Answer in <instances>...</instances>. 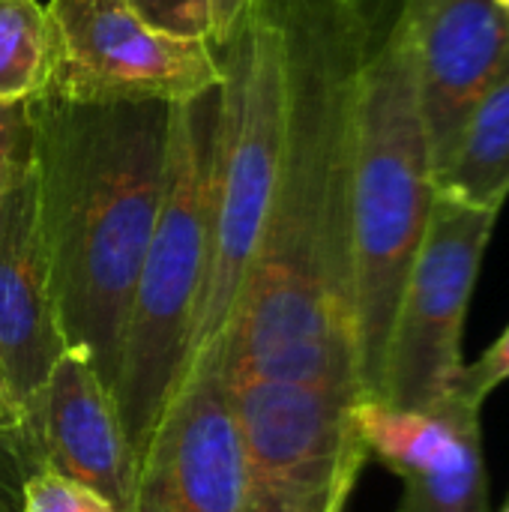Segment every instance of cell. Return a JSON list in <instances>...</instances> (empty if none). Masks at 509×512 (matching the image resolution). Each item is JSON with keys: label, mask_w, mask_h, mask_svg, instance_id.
<instances>
[{"label": "cell", "mask_w": 509, "mask_h": 512, "mask_svg": "<svg viewBox=\"0 0 509 512\" xmlns=\"http://www.w3.org/2000/svg\"><path fill=\"white\" fill-rule=\"evenodd\" d=\"M495 3H498V6H504V9L509 12V0H495Z\"/></svg>", "instance_id": "cell-24"}, {"label": "cell", "mask_w": 509, "mask_h": 512, "mask_svg": "<svg viewBox=\"0 0 509 512\" xmlns=\"http://www.w3.org/2000/svg\"><path fill=\"white\" fill-rule=\"evenodd\" d=\"M39 222L66 345L114 396L120 342L165 189L168 102H27Z\"/></svg>", "instance_id": "cell-2"}, {"label": "cell", "mask_w": 509, "mask_h": 512, "mask_svg": "<svg viewBox=\"0 0 509 512\" xmlns=\"http://www.w3.org/2000/svg\"><path fill=\"white\" fill-rule=\"evenodd\" d=\"M509 381V324L507 330L474 360V363H465L456 387H453V396L477 411H483V405L489 402L492 393H498L504 384Z\"/></svg>", "instance_id": "cell-19"}, {"label": "cell", "mask_w": 509, "mask_h": 512, "mask_svg": "<svg viewBox=\"0 0 509 512\" xmlns=\"http://www.w3.org/2000/svg\"><path fill=\"white\" fill-rule=\"evenodd\" d=\"M333 512H348V504H339V507H336Z\"/></svg>", "instance_id": "cell-25"}, {"label": "cell", "mask_w": 509, "mask_h": 512, "mask_svg": "<svg viewBox=\"0 0 509 512\" xmlns=\"http://www.w3.org/2000/svg\"><path fill=\"white\" fill-rule=\"evenodd\" d=\"M60 66L51 93L75 102H189L222 84L210 42L144 24L126 0H51Z\"/></svg>", "instance_id": "cell-8"}, {"label": "cell", "mask_w": 509, "mask_h": 512, "mask_svg": "<svg viewBox=\"0 0 509 512\" xmlns=\"http://www.w3.org/2000/svg\"><path fill=\"white\" fill-rule=\"evenodd\" d=\"M18 512H114L90 486L60 474L51 465L36 468L21 489Z\"/></svg>", "instance_id": "cell-16"}, {"label": "cell", "mask_w": 509, "mask_h": 512, "mask_svg": "<svg viewBox=\"0 0 509 512\" xmlns=\"http://www.w3.org/2000/svg\"><path fill=\"white\" fill-rule=\"evenodd\" d=\"M30 156V108L27 102H0V195Z\"/></svg>", "instance_id": "cell-20"}, {"label": "cell", "mask_w": 509, "mask_h": 512, "mask_svg": "<svg viewBox=\"0 0 509 512\" xmlns=\"http://www.w3.org/2000/svg\"><path fill=\"white\" fill-rule=\"evenodd\" d=\"M435 177L492 81L509 66V12L495 0H402Z\"/></svg>", "instance_id": "cell-10"}, {"label": "cell", "mask_w": 509, "mask_h": 512, "mask_svg": "<svg viewBox=\"0 0 509 512\" xmlns=\"http://www.w3.org/2000/svg\"><path fill=\"white\" fill-rule=\"evenodd\" d=\"M252 6L255 0H210V48H219Z\"/></svg>", "instance_id": "cell-21"}, {"label": "cell", "mask_w": 509, "mask_h": 512, "mask_svg": "<svg viewBox=\"0 0 509 512\" xmlns=\"http://www.w3.org/2000/svg\"><path fill=\"white\" fill-rule=\"evenodd\" d=\"M246 441L225 366L195 369L138 465L135 512H243Z\"/></svg>", "instance_id": "cell-9"}, {"label": "cell", "mask_w": 509, "mask_h": 512, "mask_svg": "<svg viewBox=\"0 0 509 512\" xmlns=\"http://www.w3.org/2000/svg\"><path fill=\"white\" fill-rule=\"evenodd\" d=\"M501 210L435 192L423 243L405 279L375 402L435 411L465 369L462 336Z\"/></svg>", "instance_id": "cell-6"}, {"label": "cell", "mask_w": 509, "mask_h": 512, "mask_svg": "<svg viewBox=\"0 0 509 512\" xmlns=\"http://www.w3.org/2000/svg\"><path fill=\"white\" fill-rule=\"evenodd\" d=\"M15 426H24V429H27L21 411L15 408V402H12V396H9V390H6L3 372H0V429H15Z\"/></svg>", "instance_id": "cell-23"}, {"label": "cell", "mask_w": 509, "mask_h": 512, "mask_svg": "<svg viewBox=\"0 0 509 512\" xmlns=\"http://www.w3.org/2000/svg\"><path fill=\"white\" fill-rule=\"evenodd\" d=\"M435 189L474 207L501 210L509 198V66L474 105Z\"/></svg>", "instance_id": "cell-14"}, {"label": "cell", "mask_w": 509, "mask_h": 512, "mask_svg": "<svg viewBox=\"0 0 509 512\" xmlns=\"http://www.w3.org/2000/svg\"><path fill=\"white\" fill-rule=\"evenodd\" d=\"M42 465L48 462L39 438L30 429H0V512L21 510V489Z\"/></svg>", "instance_id": "cell-17"}, {"label": "cell", "mask_w": 509, "mask_h": 512, "mask_svg": "<svg viewBox=\"0 0 509 512\" xmlns=\"http://www.w3.org/2000/svg\"><path fill=\"white\" fill-rule=\"evenodd\" d=\"M66 351L39 222L36 171L27 156L0 195V372L30 432L45 384Z\"/></svg>", "instance_id": "cell-11"}, {"label": "cell", "mask_w": 509, "mask_h": 512, "mask_svg": "<svg viewBox=\"0 0 509 512\" xmlns=\"http://www.w3.org/2000/svg\"><path fill=\"white\" fill-rule=\"evenodd\" d=\"M216 147L219 87L198 99L174 102L168 117L162 204L126 312L114 381V408L135 471L189 366L210 264Z\"/></svg>", "instance_id": "cell-3"}, {"label": "cell", "mask_w": 509, "mask_h": 512, "mask_svg": "<svg viewBox=\"0 0 509 512\" xmlns=\"http://www.w3.org/2000/svg\"><path fill=\"white\" fill-rule=\"evenodd\" d=\"M60 33L36 0H0V102L42 96L60 66Z\"/></svg>", "instance_id": "cell-15"}, {"label": "cell", "mask_w": 509, "mask_h": 512, "mask_svg": "<svg viewBox=\"0 0 509 512\" xmlns=\"http://www.w3.org/2000/svg\"><path fill=\"white\" fill-rule=\"evenodd\" d=\"M501 512H509V498H507V504H504V510H501Z\"/></svg>", "instance_id": "cell-26"}, {"label": "cell", "mask_w": 509, "mask_h": 512, "mask_svg": "<svg viewBox=\"0 0 509 512\" xmlns=\"http://www.w3.org/2000/svg\"><path fill=\"white\" fill-rule=\"evenodd\" d=\"M153 30L174 39L210 42V0H126Z\"/></svg>", "instance_id": "cell-18"}, {"label": "cell", "mask_w": 509, "mask_h": 512, "mask_svg": "<svg viewBox=\"0 0 509 512\" xmlns=\"http://www.w3.org/2000/svg\"><path fill=\"white\" fill-rule=\"evenodd\" d=\"M480 414L456 396L435 411H402L375 399L354 408L369 459L405 486L399 512H489Z\"/></svg>", "instance_id": "cell-12"}, {"label": "cell", "mask_w": 509, "mask_h": 512, "mask_svg": "<svg viewBox=\"0 0 509 512\" xmlns=\"http://www.w3.org/2000/svg\"><path fill=\"white\" fill-rule=\"evenodd\" d=\"M342 3L351 6L366 21V27L372 30V42H375L390 27V21L396 18L402 0H342Z\"/></svg>", "instance_id": "cell-22"}, {"label": "cell", "mask_w": 509, "mask_h": 512, "mask_svg": "<svg viewBox=\"0 0 509 512\" xmlns=\"http://www.w3.org/2000/svg\"><path fill=\"white\" fill-rule=\"evenodd\" d=\"M213 51L222 66L216 204L186 375L222 366V342L264 231L285 132V42L270 3L255 0Z\"/></svg>", "instance_id": "cell-5"}, {"label": "cell", "mask_w": 509, "mask_h": 512, "mask_svg": "<svg viewBox=\"0 0 509 512\" xmlns=\"http://www.w3.org/2000/svg\"><path fill=\"white\" fill-rule=\"evenodd\" d=\"M435 192L414 57L396 12L390 27L369 45L354 117L351 246L366 399L378 396L393 315L423 243Z\"/></svg>", "instance_id": "cell-4"}, {"label": "cell", "mask_w": 509, "mask_h": 512, "mask_svg": "<svg viewBox=\"0 0 509 512\" xmlns=\"http://www.w3.org/2000/svg\"><path fill=\"white\" fill-rule=\"evenodd\" d=\"M285 42V132L222 366L231 387L294 384L363 402L351 162L366 21L342 0H267Z\"/></svg>", "instance_id": "cell-1"}, {"label": "cell", "mask_w": 509, "mask_h": 512, "mask_svg": "<svg viewBox=\"0 0 509 512\" xmlns=\"http://www.w3.org/2000/svg\"><path fill=\"white\" fill-rule=\"evenodd\" d=\"M45 462L90 486L114 512H135L138 471L114 396L84 354L66 351L33 414Z\"/></svg>", "instance_id": "cell-13"}, {"label": "cell", "mask_w": 509, "mask_h": 512, "mask_svg": "<svg viewBox=\"0 0 509 512\" xmlns=\"http://www.w3.org/2000/svg\"><path fill=\"white\" fill-rule=\"evenodd\" d=\"M246 441L243 512H333L348 504L369 462L354 408L360 402L294 387H234Z\"/></svg>", "instance_id": "cell-7"}]
</instances>
